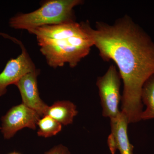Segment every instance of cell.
I'll return each instance as SVG.
<instances>
[{"label":"cell","instance_id":"5b68a950","mask_svg":"<svg viewBox=\"0 0 154 154\" xmlns=\"http://www.w3.org/2000/svg\"><path fill=\"white\" fill-rule=\"evenodd\" d=\"M40 116L23 103L11 107L1 118V131L4 138L11 139L25 128L36 130Z\"/></svg>","mask_w":154,"mask_h":154},{"label":"cell","instance_id":"52a82bcc","mask_svg":"<svg viewBox=\"0 0 154 154\" xmlns=\"http://www.w3.org/2000/svg\"><path fill=\"white\" fill-rule=\"evenodd\" d=\"M40 70H35L22 76L15 83L19 89L22 103L36 111L42 117L45 114L48 106L39 96L37 84V77Z\"/></svg>","mask_w":154,"mask_h":154},{"label":"cell","instance_id":"30bf717a","mask_svg":"<svg viewBox=\"0 0 154 154\" xmlns=\"http://www.w3.org/2000/svg\"><path fill=\"white\" fill-rule=\"evenodd\" d=\"M141 97L143 104L146 108L143 111L141 119L146 120L154 119V75L145 83Z\"/></svg>","mask_w":154,"mask_h":154},{"label":"cell","instance_id":"9c48e42d","mask_svg":"<svg viewBox=\"0 0 154 154\" xmlns=\"http://www.w3.org/2000/svg\"><path fill=\"white\" fill-rule=\"evenodd\" d=\"M78 111L76 105L69 101H58L48 106L45 114L55 119L62 125L71 124Z\"/></svg>","mask_w":154,"mask_h":154},{"label":"cell","instance_id":"6da1fadb","mask_svg":"<svg viewBox=\"0 0 154 154\" xmlns=\"http://www.w3.org/2000/svg\"><path fill=\"white\" fill-rule=\"evenodd\" d=\"M87 29L99 55L113 60L123 81L121 113L128 123L141 120L142 92L145 83L154 75V43L128 16L113 25L97 22L95 28L87 21Z\"/></svg>","mask_w":154,"mask_h":154},{"label":"cell","instance_id":"8fae6325","mask_svg":"<svg viewBox=\"0 0 154 154\" xmlns=\"http://www.w3.org/2000/svg\"><path fill=\"white\" fill-rule=\"evenodd\" d=\"M37 125L38 126L37 135L45 138L56 135L60 132L62 128L61 124L48 115L39 119Z\"/></svg>","mask_w":154,"mask_h":154},{"label":"cell","instance_id":"8992f818","mask_svg":"<svg viewBox=\"0 0 154 154\" xmlns=\"http://www.w3.org/2000/svg\"><path fill=\"white\" fill-rule=\"evenodd\" d=\"M22 48V53L16 58L8 61L5 68L0 73V96L7 92V88L15 85L22 76L36 69L27 50L20 41L14 38Z\"/></svg>","mask_w":154,"mask_h":154},{"label":"cell","instance_id":"4fadbf2b","mask_svg":"<svg viewBox=\"0 0 154 154\" xmlns=\"http://www.w3.org/2000/svg\"><path fill=\"white\" fill-rule=\"evenodd\" d=\"M8 154H22L18 152H12Z\"/></svg>","mask_w":154,"mask_h":154},{"label":"cell","instance_id":"7a4b0ae2","mask_svg":"<svg viewBox=\"0 0 154 154\" xmlns=\"http://www.w3.org/2000/svg\"><path fill=\"white\" fill-rule=\"evenodd\" d=\"M31 34L36 36L40 51L53 68L66 63L75 67L94 46L87 22L45 25L36 28Z\"/></svg>","mask_w":154,"mask_h":154},{"label":"cell","instance_id":"ba28073f","mask_svg":"<svg viewBox=\"0 0 154 154\" xmlns=\"http://www.w3.org/2000/svg\"><path fill=\"white\" fill-rule=\"evenodd\" d=\"M110 119L111 133L107 139V145L111 154L119 150L120 154H134V146L128 134L129 123L126 116L120 111L116 117Z\"/></svg>","mask_w":154,"mask_h":154},{"label":"cell","instance_id":"5bb4252c","mask_svg":"<svg viewBox=\"0 0 154 154\" xmlns=\"http://www.w3.org/2000/svg\"><path fill=\"white\" fill-rule=\"evenodd\" d=\"M1 127H0V131H1Z\"/></svg>","mask_w":154,"mask_h":154},{"label":"cell","instance_id":"277c9868","mask_svg":"<svg viewBox=\"0 0 154 154\" xmlns=\"http://www.w3.org/2000/svg\"><path fill=\"white\" fill-rule=\"evenodd\" d=\"M121 78L116 66L111 65L102 76L99 77L96 86L101 99L102 116L111 119L120 113L119 105L121 101L120 89Z\"/></svg>","mask_w":154,"mask_h":154},{"label":"cell","instance_id":"3957f363","mask_svg":"<svg viewBox=\"0 0 154 154\" xmlns=\"http://www.w3.org/2000/svg\"><path fill=\"white\" fill-rule=\"evenodd\" d=\"M82 0H48L33 12L19 13L9 20L11 28L28 30L31 33L38 27L75 21L73 8L82 5Z\"/></svg>","mask_w":154,"mask_h":154},{"label":"cell","instance_id":"7c38bea8","mask_svg":"<svg viewBox=\"0 0 154 154\" xmlns=\"http://www.w3.org/2000/svg\"><path fill=\"white\" fill-rule=\"evenodd\" d=\"M44 154H71L68 148L62 144L55 146Z\"/></svg>","mask_w":154,"mask_h":154}]
</instances>
